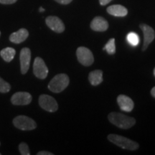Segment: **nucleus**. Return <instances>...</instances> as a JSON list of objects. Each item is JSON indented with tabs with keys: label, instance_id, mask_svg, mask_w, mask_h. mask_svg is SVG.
Returning a JSON list of instances; mask_svg holds the SVG:
<instances>
[{
	"label": "nucleus",
	"instance_id": "obj_1",
	"mask_svg": "<svg viewBox=\"0 0 155 155\" xmlns=\"http://www.w3.org/2000/svg\"><path fill=\"white\" fill-rule=\"evenodd\" d=\"M108 120L114 125L122 129H128L134 126L136 120L123 114L112 112L108 115Z\"/></svg>",
	"mask_w": 155,
	"mask_h": 155
},
{
	"label": "nucleus",
	"instance_id": "obj_2",
	"mask_svg": "<svg viewBox=\"0 0 155 155\" xmlns=\"http://www.w3.org/2000/svg\"><path fill=\"white\" fill-rule=\"evenodd\" d=\"M70 79L66 74L56 75L48 84V88L53 93H61L69 85Z\"/></svg>",
	"mask_w": 155,
	"mask_h": 155
},
{
	"label": "nucleus",
	"instance_id": "obj_3",
	"mask_svg": "<svg viewBox=\"0 0 155 155\" xmlns=\"http://www.w3.org/2000/svg\"><path fill=\"white\" fill-rule=\"evenodd\" d=\"M108 139L114 144L121 147L124 150H136L139 148V144L134 141L126 138L122 136L117 134H109L108 136Z\"/></svg>",
	"mask_w": 155,
	"mask_h": 155
},
{
	"label": "nucleus",
	"instance_id": "obj_4",
	"mask_svg": "<svg viewBox=\"0 0 155 155\" xmlns=\"http://www.w3.org/2000/svg\"><path fill=\"white\" fill-rule=\"evenodd\" d=\"M13 124L17 129L23 131L33 130L37 127L36 122L26 116H18L13 119Z\"/></svg>",
	"mask_w": 155,
	"mask_h": 155
},
{
	"label": "nucleus",
	"instance_id": "obj_5",
	"mask_svg": "<svg viewBox=\"0 0 155 155\" xmlns=\"http://www.w3.org/2000/svg\"><path fill=\"white\" fill-rule=\"evenodd\" d=\"M76 55L79 63L84 66H90L94 63V55L92 52L87 48L79 47L77 49Z\"/></svg>",
	"mask_w": 155,
	"mask_h": 155
},
{
	"label": "nucleus",
	"instance_id": "obj_6",
	"mask_svg": "<svg viewBox=\"0 0 155 155\" xmlns=\"http://www.w3.org/2000/svg\"><path fill=\"white\" fill-rule=\"evenodd\" d=\"M39 104L40 107L48 112H55L58 108V103L55 98L45 94L39 97Z\"/></svg>",
	"mask_w": 155,
	"mask_h": 155
},
{
	"label": "nucleus",
	"instance_id": "obj_7",
	"mask_svg": "<svg viewBox=\"0 0 155 155\" xmlns=\"http://www.w3.org/2000/svg\"><path fill=\"white\" fill-rule=\"evenodd\" d=\"M33 73L37 78L45 79L48 76V68L41 58L37 57L33 64Z\"/></svg>",
	"mask_w": 155,
	"mask_h": 155
},
{
	"label": "nucleus",
	"instance_id": "obj_8",
	"mask_svg": "<svg viewBox=\"0 0 155 155\" xmlns=\"http://www.w3.org/2000/svg\"><path fill=\"white\" fill-rule=\"evenodd\" d=\"M32 96L28 92H17L13 94L11 98L12 104L15 106H25L32 101Z\"/></svg>",
	"mask_w": 155,
	"mask_h": 155
},
{
	"label": "nucleus",
	"instance_id": "obj_9",
	"mask_svg": "<svg viewBox=\"0 0 155 155\" xmlns=\"http://www.w3.org/2000/svg\"><path fill=\"white\" fill-rule=\"evenodd\" d=\"M140 28L144 34V44H143L142 50L144 51L147 49L155 38V32L152 28L145 24L140 25Z\"/></svg>",
	"mask_w": 155,
	"mask_h": 155
},
{
	"label": "nucleus",
	"instance_id": "obj_10",
	"mask_svg": "<svg viewBox=\"0 0 155 155\" xmlns=\"http://www.w3.org/2000/svg\"><path fill=\"white\" fill-rule=\"evenodd\" d=\"M46 25L48 28L51 29L54 32L58 33H61L65 30V25L63 21L59 17L55 16H49L45 19Z\"/></svg>",
	"mask_w": 155,
	"mask_h": 155
},
{
	"label": "nucleus",
	"instance_id": "obj_11",
	"mask_svg": "<svg viewBox=\"0 0 155 155\" xmlns=\"http://www.w3.org/2000/svg\"><path fill=\"white\" fill-rule=\"evenodd\" d=\"M19 60H20L21 73L22 74H25L28 71L31 61V51L29 48H25L21 50Z\"/></svg>",
	"mask_w": 155,
	"mask_h": 155
},
{
	"label": "nucleus",
	"instance_id": "obj_12",
	"mask_svg": "<svg viewBox=\"0 0 155 155\" xmlns=\"http://www.w3.org/2000/svg\"><path fill=\"white\" fill-rule=\"evenodd\" d=\"M117 103L122 111L126 112L131 111L134 106V104L131 98L125 95H119L117 98Z\"/></svg>",
	"mask_w": 155,
	"mask_h": 155
},
{
	"label": "nucleus",
	"instance_id": "obj_13",
	"mask_svg": "<svg viewBox=\"0 0 155 155\" xmlns=\"http://www.w3.org/2000/svg\"><path fill=\"white\" fill-rule=\"evenodd\" d=\"M91 28L96 32H104L108 28V23L102 17H96L91 23Z\"/></svg>",
	"mask_w": 155,
	"mask_h": 155
},
{
	"label": "nucleus",
	"instance_id": "obj_14",
	"mask_svg": "<svg viewBox=\"0 0 155 155\" xmlns=\"http://www.w3.org/2000/svg\"><path fill=\"white\" fill-rule=\"evenodd\" d=\"M29 36V32L26 29L22 28L17 32H13L9 36V40L15 44H19L24 42Z\"/></svg>",
	"mask_w": 155,
	"mask_h": 155
},
{
	"label": "nucleus",
	"instance_id": "obj_15",
	"mask_svg": "<svg viewBox=\"0 0 155 155\" xmlns=\"http://www.w3.org/2000/svg\"><path fill=\"white\" fill-rule=\"evenodd\" d=\"M107 12L115 17H125L128 14V10L124 6L114 5L108 7Z\"/></svg>",
	"mask_w": 155,
	"mask_h": 155
},
{
	"label": "nucleus",
	"instance_id": "obj_16",
	"mask_svg": "<svg viewBox=\"0 0 155 155\" xmlns=\"http://www.w3.org/2000/svg\"><path fill=\"white\" fill-rule=\"evenodd\" d=\"M88 80L93 86H98L103 81V72L101 70H96L90 73L88 75Z\"/></svg>",
	"mask_w": 155,
	"mask_h": 155
},
{
	"label": "nucleus",
	"instance_id": "obj_17",
	"mask_svg": "<svg viewBox=\"0 0 155 155\" xmlns=\"http://www.w3.org/2000/svg\"><path fill=\"white\" fill-rule=\"evenodd\" d=\"M16 51L12 48H4L0 52V55L3 58V60L6 62H11L14 59Z\"/></svg>",
	"mask_w": 155,
	"mask_h": 155
},
{
	"label": "nucleus",
	"instance_id": "obj_18",
	"mask_svg": "<svg viewBox=\"0 0 155 155\" xmlns=\"http://www.w3.org/2000/svg\"><path fill=\"white\" fill-rule=\"evenodd\" d=\"M127 40L128 42L132 46L138 45L139 43V41H140L138 35L133 32H129V33L127 35Z\"/></svg>",
	"mask_w": 155,
	"mask_h": 155
},
{
	"label": "nucleus",
	"instance_id": "obj_19",
	"mask_svg": "<svg viewBox=\"0 0 155 155\" xmlns=\"http://www.w3.org/2000/svg\"><path fill=\"white\" fill-rule=\"evenodd\" d=\"M104 50H106V52L109 55H113L116 52V45H115V39L111 38L108 40L107 43L104 47Z\"/></svg>",
	"mask_w": 155,
	"mask_h": 155
},
{
	"label": "nucleus",
	"instance_id": "obj_20",
	"mask_svg": "<svg viewBox=\"0 0 155 155\" xmlns=\"http://www.w3.org/2000/svg\"><path fill=\"white\" fill-rule=\"evenodd\" d=\"M11 89V86L9 83L6 82L5 80H3L1 77H0V92L5 94V93H8Z\"/></svg>",
	"mask_w": 155,
	"mask_h": 155
},
{
	"label": "nucleus",
	"instance_id": "obj_21",
	"mask_svg": "<svg viewBox=\"0 0 155 155\" xmlns=\"http://www.w3.org/2000/svg\"><path fill=\"white\" fill-rule=\"evenodd\" d=\"M19 150L20 154L22 155H30V152L29 150V147L28 144L25 142H22L19 145Z\"/></svg>",
	"mask_w": 155,
	"mask_h": 155
},
{
	"label": "nucleus",
	"instance_id": "obj_22",
	"mask_svg": "<svg viewBox=\"0 0 155 155\" xmlns=\"http://www.w3.org/2000/svg\"><path fill=\"white\" fill-rule=\"evenodd\" d=\"M17 0H0V3L2 5H12L16 2Z\"/></svg>",
	"mask_w": 155,
	"mask_h": 155
},
{
	"label": "nucleus",
	"instance_id": "obj_23",
	"mask_svg": "<svg viewBox=\"0 0 155 155\" xmlns=\"http://www.w3.org/2000/svg\"><path fill=\"white\" fill-rule=\"evenodd\" d=\"M55 1L57 2L58 3L61 4V5H68L73 0H55Z\"/></svg>",
	"mask_w": 155,
	"mask_h": 155
},
{
	"label": "nucleus",
	"instance_id": "obj_24",
	"mask_svg": "<svg viewBox=\"0 0 155 155\" xmlns=\"http://www.w3.org/2000/svg\"><path fill=\"white\" fill-rule=\"evenodd\" d=\"M38 155H53V154L52 152H46V151H42V152H39Z\"/></svg>",
	"mask_w": 155,
	"mask_h": 155
},
{
	"label": "nucleus",
	"instance_id": "obj_25",
	"mask_svg": "<svg viewBox=\"0 0 155 155\" xmlns=\"http://www.w3.org/2000/svg\"><path fill=\"white\" fill-rule=\"evenodd\" d=\"M111 1H112V0H99V2L101 5L104 6L109 3Z\"/></svg>",
	"mask_w": 155,
	"mask_h": 155
},
{
	"label": "nucleus",
	"instance_id": "obj_26",
	"mask_svg": "<svg viewBox=\"0 0 155 155\" xmlns=\"http://www.w3.org/2000/svg\"><path fill=\"white\" fill-rule=\"evenodd\" d=\"M151 95H152L154 98H155V86L154 88H152V90H151Z\"/></svg>",
	"mask_w": 155,
	"mask_h": 155
},
{
	"label": "nucleus",
	"instance_id": "obj_27",
	"mask_svg": "<svg viewBox=\"0 0 155 155\" xmlns=\"http://www.w3.org/2000/svg\"><path fill=\"white\" fill-rule=\"evenodd\" d=\"M39 11H40V12H42L45 11V9L42 8V7H40V9H39Z\"/></svg>",
	"mask_w": 155,
	"mask_h": 155
},
{
	"label": "nucleus",
	"instance_id": "obj_28",
	"mask_svg": "<svg viewBox=\"0 0 155 155\" xmlns=\"http://www.w3.org/2000/svg\"><path fill=\"white\" fill-rule=\"evenodd\" d=\"M154 76H155V68L154 69Z\"/></svg>",
	"mask_w": 155,
	"mask_h": 155
},
{
	"label": "nucleus",
	"instance_id": "obj_29",
	"mask_svg": "<svg viewBox=\"0 0 155 155\" xmlns=\"http://www.w3.org/2000/svg\"><path fill=\"white\" fill-rule=\"evenodd\" d=\"M0 35H1V32H0Z\"/></svg>",
	"mask_w": 155,
	"mask_h": 155
},
{
	"label": "nucleus",
	"instance_id": "obj_30",
	"mask_svg": "<svg viewBox=\"0 0 155 155\" xmlns=\"http://www.w3.org/2000/svg\"><path fill=\"white\" fill-rule=\"evenodd\" d=\"M0 155H1V153H0Z\"/></svg>",
	"mask_w": 155,
	"mask_h": 155
}]
</instances>
